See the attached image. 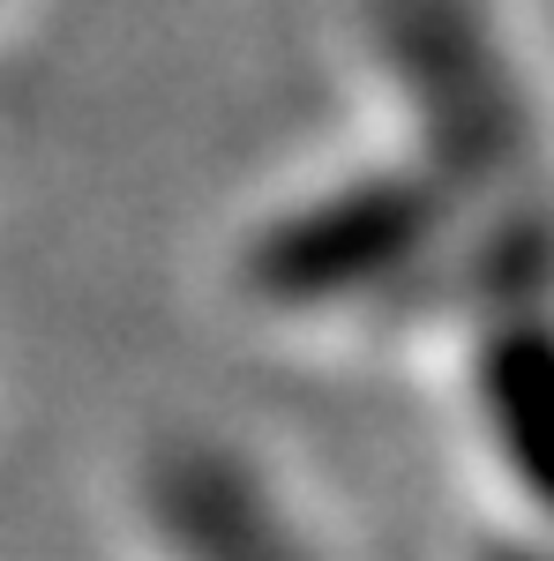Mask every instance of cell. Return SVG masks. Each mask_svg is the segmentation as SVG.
<instances>
[{"label": "cell", "instance_id": "cell-1", "mask_svg": "<svg viewBox=\"0 0 554 561\" xmlns=\"http://www.w3.org/2000/svg\"><path fill=\"white\" fill-rule=\"evenodd\" d=\"M375 60L420 135V173L450 187L465 225L554 203L540 105L487 0H375Z\"/></svg>", "mask_w": 554, "mask_h": 561}, {"label": "cell", "instance_id": "cell-2", "mask_svg": "<svg viewBox=\"0 0 554 561\" xmlns=\"http://www.w3.org/2000/svg\"><path fill=\"white\" fill-rule=\"evenodd\" d=\"M465 210L420 165H368L307 187L240 248V293L270 314L420 307L450 285Z\"/></svg>", "mask_w": 554, "mask_h": 561}, {"label": "cell", "instance_id": "cell-3", "mask_svg": "<svg viewBox=\"0 0 554 561\" xmlns=\"http://www.w3.org/2000/svg\"><path fill=\"white\" fill-rule=\"evenodd\" d=\"M472 337V404L510 486L554 524V285L479 300Z\"/></svg>", "mask_w": 554, "mask_h": 561}, {"label": "cell", "instance_id": "cell-4", "mask_svg": "<svg viewBox=\"0 0 554 561\" xmlns=\"http://www.w3.org/2000/svg\"><path fill=\"white\" fill-rule=\"evenodd\" d=\"M150 517L180 561H323L270 479L217 442H180L150 465Z\"/></svg>", "mask_w": 554, "mask_h": 561}, {"label": "cell", "instance_id": "cell-5", "mask_svg": "<svg viewBox=\"0 0 554 561\" xmlns=\"http://www.w3.org/2000/svg\"><path fill=\"white\" fill-rule=\"evenodd\" d=\"M479 561H554V547L547 539H495Z\"/></svg>", "mask_w": 554, "mask_h": 561}]
</instances>
